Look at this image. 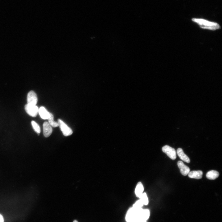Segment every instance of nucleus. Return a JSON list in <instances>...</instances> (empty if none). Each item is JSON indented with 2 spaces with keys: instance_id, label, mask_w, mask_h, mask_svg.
<instances>
[{
  "instance_id": "obj_1",
  "label": "nucleus",
  "mask_w": 222,
  "mask_h": 222,
  "mask_svg": "<svg viewBox=\"0 0 222 222\" xmlns=\"http://www.w3.org/2000/svg\"><path fill=\"white\" fill-rule=\"evenodd\" d=\"M192 21L197 23L203 29L215 30L220 28V26L217 23L208 21H207L198 18H193Z\"/></svg>"
},
{
  "instance_id": "obj_2",
  "label": "nucleus",
  "mask_w": 222,
  "mask_h": 222,
  "mask_svg": "<svg viewBox=\"0 0 222 222\" xmlns=\"http://www.w3.org/2000/svg\"><path fill=\"white\" fill-rule=\"evenodd\" d=\"M58 122L59 123V126L60 129L64 136H68L72 135L73 133L72 130L67 125L60 119H58Z\"/></svg>"
},
{
  "instance_id": "obj_3",
  "label": "nucleus",
  "mask_w": 222,
  "mask_h": 222,
  "mask_svg": "<svg viewBox=\"0 0 222 222\" xmlns=\"http://www.w3.org/2000/svg\"><path fill=\"white\" fill-rule=\"evenodd\" d=\"M25 109L30 116L35 117L38 113L39 109L36 105L27 103L25 106Z\"/></svg>"
},
{
  "instance_id": "obj_4",
  "label": "nucleus",
  "mask_w": 222,
  "mask_h": 222,
  "mask_svg": "<svg viewBox=\"0 0 222 222\" xmlns=\"http://www.w3.org/2000/svg\"><path fill=\"white\" fill-rule=\"evenodd\" d=\"M162 150L171 159L174 160L176 159L177 153L174 148L165 145L162 147Z\"/></svg>"
},
{
  "instance_id": "obj_5",
  "label": "nucleus",
  "mask_w": 222,
  "mask_h": 222,
  "mask_svg": "<svg viewBox=\"0 0 222 222\" xmlns=\"http://www.w3.org/2000/svg\"><path fill=\"white\" fill-rule=\"evenodd\" d=\"M138 219L137 212L132 207L130 208L127 212L126 220L127 222H134Z\"/></svg>"
},
{
  "instance_id": "obj_6",
  "label": "nucleus",
  "mask_w": 222,
  "mask_h": 222,
  "mask_svg": "<svg viewBox=\"0 0 222 222\" xmlns=\"http://www.w3.org/2000/svg\"><path fill=\"white\" fill-rule=\"evenodd\" d=\"M138 219L146 221L150 217V211L148 209H143L137 211Z\"/></svg>"
},
{
  "instance_id": "obj_7",
  "label": "nucleus",
  "mask_w": 222,
  "mask_h": 222,
  "mask_svg": "<svg viewBox=\"0 0 222 222\" xmlns=\"http://www.w3.org/2000/svg\"><path fill=\"white\" fill-rule=\"evenodd\" d=\"M27 104L36 105L38 99L35 92L33 91H30L28 94L27 98Z\"/></svg>"
},
{
  "instance_id": "obj_8",
  "label": "nucleus",
  "mask_w": 222,
  "mask_h": 222,
  "mask_svg": "<svg viewBox=\"0 0 222 222\" xmlns=\"http://www.w3.org/2000/svg\"><path fill=\"white\" fill-rule=\"evenodd\" d=\"M177 165L180 169V173L182 175L186 176L190 172V169L189 168L188 166L185 165L182 161H179L177 163Z\"/></svg>"
},
{
  "instance_id": "obj_9",
  "label": "nucleus",
  "mask_w": 222,
  "mask_h": 222,
  "mask_svg": "<svg viewBox=\"0 0 222 222\" xmlns=\"http://www.w3.org/2000/svg\"><path fill=\"white\" fill-rule=\"evenodd\" d=\"M43 134L46 138L49 137L53 132L52 127L50 126L48 122H45L43 124Z\"/></svg>"
},
{
  "instance_id": "obj_10",
  "label": "nucleus",
  "mask_w": 222,
  "mask_h": 222,
  "mask_svg": "<svg viewBox=\"0 0 222 222\" xmlns=\"http://www.w3.org/2000/svg\"><path fill=\"white\" fill-rule=\"evenodd\" d=\"M203 174V172L201 171H193L190 172L188 175L189 178L199 179L202 178Z\"/></svg>"
},
{
  "instance_id": "obj_11",
  "label": "nucleus",
  "mask_w": 222,
  "mask_h": 222,
  "mask_svg": "<svg viewBox=\"0 0 222 222\" xmlns=\"http://www.w3.org/2000/svg\"><path fill=\"white\" fill-rule=\"evenodd\" d=\"M38 113L41 118L44 119H48L50 116L51 113L43 106L41 107L39 109Z\"/></svg>"
},
{
  "instance_id": "obj_12",
  "label": "nucleus",
  "mask_w": 222,
  "mask_h": 222,
  "mask_svg": "<svg viewBox=\"0 0 222 222\" xmlns=\"http://www.w3.org/2000/svg\"><path fill=\"white\" fill-rule=\"evenodd\" d=\"M177 153L180 158L182 160L188 163L190 162V160L188 156L184 153L181 148H179L177 149Z\"/></svg>"
},
{
  "instance_id": "obj_13",
  "label": "nucleus",
  "mask_w": 222,
  "mask_h": 222,
  "mask_svg": "<svg viewBox=\"0 0 222 222\" xmlns=\"http://www.w3.org/2000/svg\"><path fill=\"white\" fill-rule=\"evenodd\" d=\"M143 190H144V188L142 183L140 182H138L135 191L136 196L140 198L143 193Z\"/></svg>"
},
{
  "instance_id": "obj_14",
  "label": "nucleus",
  "mask_w": 222,
  "mask_h": 222,
  "mask_svg": "<svg viewBox=\"0 0 222 222\" xmlns=\"http://www.w3.org/2000/svg\"><path fill=\"white\" fill-rule=\"evenodd\" d=\"M219 175V173L215 170H211L206 174V177L208 179L214 180L218 178Z\"/></svg>"
},
{
  "instance_id": "obj_15",
  "label": "nucleus",
  "mask_w": 222,
  "mask_h": 222,
  "mask_svg": "<svg viewBox=\"0 0 222 222\" xmlns=\"http://www.w3.org/2000/svg\"><path fill=\"white\" fill-rule=\"evenodd\" d=\"M48 120V123L52 127H56L59 126L58 122L54 121L53 115L52 113H51L50 116Z\"/></svg>"
},
{
  "instance_id": "obj_16",
  "label": "nucleus",
  "mask_w": 222,
  "mask_h": 222,
  "mask_svg": "<svg viewBox=\"0 0 222 222\" xmlns=\"http://www.w3.org/2000/svg\"><path fill=\"white\" fill-rule=\"evenodd\" d=\"M31 124L34 131L37 133L39 134L40 133V128L39 125L34 121H32Z\"/></svg>"
},
{
  "instance_id": "obj_17",
  "label": "nucleus",
  "mask_w": 222,
  "mask_h": 222,
  "mask_svg": "<svg viewBox=\"0 0 222 222\" xmlns=\"http://www.w3.org/2000/svg\"><path fill=\"white\" fill-rule=\"evenodd\" d=\"M144 205L143 203L140 200L137 201L133 206V208L134 209L136 210H138L141 209L142 207Z\"/></svg>"
},
{
  "instance_id": "obj_18",
  "label": "nucleus",
  "mask_w": 222,
  "mask_h": 222,
  "mask_svg": "<svg viewBox=\"0 0 222 222\" xmlns=\"http://www.w3.org/2000/svg\"><path fill=\"white\" fill-rule=\"evenodd\" d=\"M140 198L143 203V205H147L149 204V199H148V198L146 193H143Z\"/></svg>"
},
{
  "instance_id": "obj_19",
  "label": "nucleus",
  "mask_w": 222,
  "mask_h": 222,
  "mask_svg": "<svg viewBox=\"0 0 222 222\" xmlns=\"http://www.w3.org/2000/svg\"><path fill=\"white\" fill-rule=\"evenodd\" d=\"M134 222H146V221L140 219H138Z\"/></svg>"
},
{
  "instance_id": "obj_20",
  "label": "nucleus",
  "mask_w": 222,
  "mask_h": 222,
  "mask_svg": "<svg viewBox=\"0 0 222 222\" xmlns=\"http://www.w3.org/2000/svg\"><path fill=\"white\" fill-rule=\"evenodd\" d=\"M0 222H4L3 217L1 214H0Z\"/></svg>"
},
{
  "instance_id": "obj_21",
  "label": "nucleus",
  "mask_w": 222,
  "mask_h": 222,
  "mask_svg": "<svg viewBox=\"0 0 222 222\" xmlns=\"http://www.w3.org/2000/svg\"><path fill=\"white\" fill-rule=\"evenodd\" d=\"M73 222H78L76 220H74Z\"/></svg>"
}]
</instances>
